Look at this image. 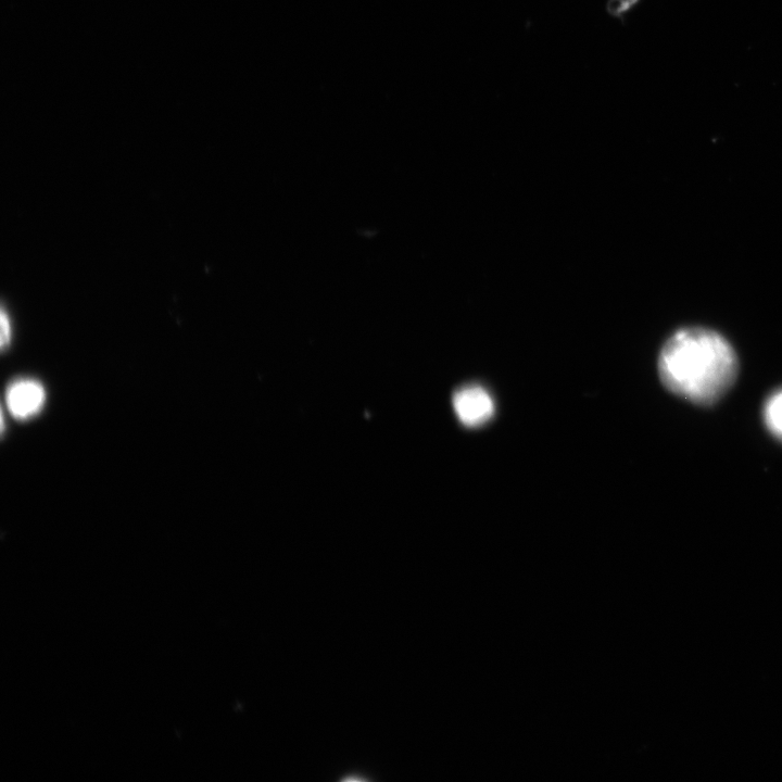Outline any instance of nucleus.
<instances>
[{"mask_svg": "<svg viewBox=\"0 0 782 782\" xmlns=\"http://www.w3.org/2000/svg\"><path fill=\"white\" fill-rule=\"evenodd\" d=\"M45 399L44 387L31 380H22L10 385L6 396L10 413L20 420L29 419L39 413Z\"/></svg>", "mask_w": 782, "mask_h": 782, "instance_id": "nucleus-3", "label": "nucleus"}, {"mask_svg": "<svg viewBox=\"0 0 782 782\" xmlns=\"http://www.w3.org/2000/svg\"><path fill=\"white\" fill-rule=\"evenodd\" d=\"M659 373L672 393L697 405L711 406L735 384L738 359L722 335L690 327L667 340L659 359Z\"/></svg>", "mask_w": 782, "mask_h": 782, "instance_id": "nucleus-1", "label": "nucleus"}, {"mask_svg": "<svg viewBox=\"0 0 782 782\" xmlns=\"http://www.w3.org/2000/svg\"><path fill=\"white\" fill-rule=\"evenodd\" d=\"M11 338V325L9 317L5 310L2 311V347L3 349L9 344Z\"/></svg>", "mask_w": 782, "mask_h": 782, "instance_id": "nucleus-5", "label": "nucleus"}, {"mask_svg": "<svg viewBox=\"0 0 782 782\" xmlns=\"http://www.w3.org/2000/svg\"><path fill=\"white\" fill-rule=\"evenodd\" d=\"M454 412L466 427L488 423L495 415V402L488 391L479 385L462 387L452 398Z\"/></svg>", "mask_w": 782, "mask_h": 782, "instance_id": "nucleus-2", "label": "nucleus"}, {"mask_svg": "<svg viewBox=\"0 0 782 782\" xmlns=\"http://www.w3.org/2000/svg\"><path fill=\"white\" fill-rule=\"evenodd\" d=\"M764 418L768 430L782 441V390L766 402Z\"/></svg>", "mask_w": 782, "mask_h": 782, "instance_id": "nucleus-4", "label": "nucleus"}]
</instances>
